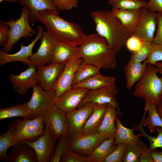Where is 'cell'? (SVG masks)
<instances>
[{
    "mask_svg": "<svg viewBox=\"0 0 162 162\" xmlns=\"http://www.w3.org/2000/svg\"><path fill=\"white\" fill-rule=\"evenodd\" d=\"M90 16L97 33L107 40L110 50L116 55L125 46L130 34L111 11L94 10L91 12Z\"/></svg>",
    "mask_w": 162,
    "mask_h": 162,
    "instance_id": "cell-1",
    "label": "cell"
},
{
    "mask_svg": "<svg viewBox=\"0 0 162 162\" xmlns=\"http://www.w3.org/2000/svg\"><path fill=\"white\" fill-rule=\"evenodd\" d=\"M79 56L86 62L99 69H112L116 60L107 40L97 33L86 35L78 46Z\"/></svg>",
    "mask_w": 162,
    "mask_h": 162,
    "instance_id": "cell-2",
    "label": "cell"
},
{
    "mask_svg": "<svg viewBox=\"0 0 162 162\" xmlns=\"http://www.w3.org/2000/svg\"><path fill=\"white\" fill-rule=\"evenodd\" d=\"M37 21L43 23L46 31L58 40L73 45L80 46L86 35L79 25L63 19L58 13L51 10L39 12Z\"/></svg>",
    "mask_w": 162,
    "mask_h": 162,
    "instance_id": "cell-3",
    "label": "cell"
},
{
    "mask_svg": "<svg viewBox=\"0 0 162 162\" xmlns=\"http://www.w3.org/2000/svg\"><path fill=\"white\" fill-rule=\"evenodd\" d=\"M158 73V67L148 64L144 75L135 86L133 96L158 105L162 100V76L159 77Z\"/></svg>",
    "mask_w": 162,
    "mask_h": 162,
    "instance_id": "cell-4",
    "label": "cell"
},
{
    "mask_svg": "<svg viewBox=\"0 0 162 162\" xmlns=\"http://www.w3.org/2000/svg\"><path fill=\"white\" fill-rule=\"evenodd\" d=\"M29 10L23 6L20 17L17 20L10 18L7 22H4L10 28L9 39L4 46L3 50L8 53L13 45L21 38H32L37 34L36 32L30 26L28 22Z\"/></svg>",
    "mask_w": 162,
    "mask_h": 162,
    "instance_id": "cell-5",
    "label": "cell"
},
{
    "mask_svg": "<svg viewBox=\"0 0 162 162\" xmlns=\"http://www.w3.org/2000/svg\"><path fill=\"white\" fill-rule=\"evenodd\" d=\"M44 114L33 119H17L13 135L14 146L18 142L27 140L33 141L43 134L44 131Z\"/></svg>",
    "mask_w": 162,
    "mask_h": 162,
    "instance_id": "cell-6",
    "label": "cell"
},
{
    "mask_svg": "<svg viewBox=\"0 0 162 162\" xmlns=\"http://www.w3.org/2000/svg\"><path fill=\"white\" fill-rule=\"evenodd\" d=\"M31 98L27 102L31 114V119L44 114L55 104L56 94L53 90H44L39 85L32 88Z\"/></svg>",
    "mask_w": 162,
    "mask_h": 162,
    "instance_id": "cell-7",
    "label": "cell"
},
{
    "mask_svg": "<svg viewBox=\"0 0 162 162\" xmlns=\"http://www.w3.org/2000/svg\"><path fill=\"white\" fill-rule=\"evenodd\" d=\"M118 91L115 84L93 90H89L87 92L78 107L87 104L111 105L115 106L122 118V115L117 101L116 95Z\"/></svg>",
    "mask_w": 162,
    "mask_h": 162,
    "instance_id": "cell-8",
    "label": "cell"
},
{
    "mask_svg": "<svg viewBox=\"0 0 162 162\" xmlns=\"http://www.w3.org/2000/svg\"><path fill=\"white\" fill-rule=\"evenodd\" d=\"M43 134L36 140L21 141L30 146L35 151L37 162H50L54 152L55 142L58 139L51 132L47 126L44 125Z\"/></svg>",
    "mask_w": 162,
    "mask_h": 162,
    "instance_id": "cell-9",
    "label": "cell"
},
{
    "mask_svg": "<svg viewBox=\"0 0 162 162\" xmlns=\"http://www.w3.org/2000/svg\"><path fill=\"white\" fill-rule=\"evenodd\" d=\"M44 122L58 139L62 135L69 134V125L66 113L55 105L44 113Z\"/></svg>",
    "mask_w": 162,
    "mask_h": 162,
    "instance_id": "cell-10",
    "label": "cell"
},
{
    "mask_svg": "<svg viewBox=\"0 0 162 162\" xmlns=\"http://www.w3.org/2000/svg\"><path fill=\"white\" fill-rule=\"evenodd\" d=\"M107 139L101 134L83 133L71 137L68 148L80 155H89L102 142Z\"/></svg>",
    "mask_w": 162,
    "mask_h": 162,
    "instance_id": "cell-11",
    "label": "cell"
},
{
    "mask_svg": "<svg viewBox=\"0 0 162 162\" xmlns=\"http://www.w3.org/2000/svg\"><path fill=\"white\" fill-rule=\"evenodd\" d=\"M41 43L37 50L28 59L30 65L37 68L51 63L54 50L57 40L47 31H43Z\"/></svg>",
    "mask_w": 162,
    "mask_h": 162,
    "instance_id": "cell-12",
    "label": "cell"
},
{
    "mask_svg": "<svg viewBox=\"0 0 162 162\" xmlns=\"http://www.w3.org/2000/svg\"><path fill=\"white\" fill-rule=\"evenodd\" d=\"M157 14L150 11L146 7L142 8L138 24L131 35L143 41H153L157 25Z\"/></svg>",
    "mask_w": 162,
    "mask_h": 162,
    "instance_id": "cell-13",
    "label": "cell"
},
{
    "mask_svg": "<svg viewBox=\"0 0 162 162\" xmlns=\"http://www.w3.org/2000/svg\"><path fill=\"white\" fill-rule=\"evenodd\" d=\"M83 61L82 58L76 57L71 58L66 64L52 88V90L56 93V101L61 95L72 87L75 74Z\"/></svg>",
    "mask_w": 162,
    "mask_h": 162,
    "instance_id": "cell-14",
    "label": "cell"
},
{
    "mask_svg": "<svg viewBox=\"0 0 162 162\" xmlns=\"http://www.w3.org/2000/svg\"><path fill=\"white\" fill-rule=\"evenodd\" d=\"M28 67L20 74H10L8 79L14 90L20 95L25 94L28 89L38 83L36 66L34 65Z\"/></svg>",
    "mask_w": 162,
    "mask_h": 162,
    "instance_id": "cell-15",
    "label": "cell"
},
{
    "mask_svg": "<svg viewBox=\"0 0 162 162\" xmlns=\"http://www.w3.org/2000/svg\"><path fill=\"white\" fill-rule=\"evenodd\" d=\"M38 29L37 34L32 42L27 46H24V43L20 44V49L19 51L13 54H9L0 50V65H2L5 64L15 61L21 62L28 66L30 64L28 60L32 54V50L37 42L41 36L43 28L40 25L37 26Z\"/></svg>",
    "mask_w": 162,
    "mask_h": 162,
    "instance_id": "cell-16",
    "label": "cell"
},
{
    "mask_svg": "<svg viewBox=\"0 0 162 162\" xmlns=\"http://www.w3.org/2000/svg\"><path fill=\"white\" fill-rule=\"evenodd\" d=\"M88 89L72 87L57 99L55 105L66 113L77 109L84 98Z\"/></svg>",
    "mask_w": 162,
    "mask_h": 162,
    "instance_id": "cell-17",
    "label": "cell"
},
{
    "mask_svg": "<svg viewBox=\"0 0 162 162\" xmlns=\"http://www.w3.org/2000/svg\"><path fill=\"white\" fill-rule=\"evenodd\" d=\"M94 104L90 103L66 112L71 137L83 133L84 124L93 111Z\"/></svg>",
    "mask_w": 162,
    "mask_h": 162,
    "instance_id": "cell-18",
    "label": "cell"
},
{
    "mask_svg": "<svg viewBox=\"0 0 162 162\" xmlns=\"http://www.w3.org/2000/svg\"><path fill=\"white\" fill-rule=\"evenodd\" d=\"M66 64L51 63L37 68V75L39 85L45 90L50 91Z\"/></svg>",
    "mask_w": 162,
    "mask_h": 162,
    "instance_id": "cell-19",
    "label": "cell"
},
{
    "mask_svg": "<svg viewBox=\"0 0 162 162\" xmlns=\"http://www.w3.org/2000/svg\"><path fill=\"white\" fill-rule=\"evenodd\" d=\"M76 57H79L78 46L57 40L54 50L51 63L66 64L70 59Z\"/></svg>",
    "mask_w": 162,
    "mask_h": 162,
    "instance_id": "cell-20",
    "label": "cell"
},
{
    "mask_svg": "<svg viewBox=\"0 0 162 162\" xmlns=\"http://www.w3.org/2000/svg\"><path fill=\"white\" fill-rule=\"evenodd\" d=\"M148 64L146 59L143 63L129 60L123 67L127 89L131 88L135 83L142 78L146 72Z\"/></svg>",
    "mask_w": 162,
    "mask_h": 162,
    "instance_id": "cell-21",
    "label": "cell"
},
{
    "mask_svg": "<svg viewBox=\"0 0 162 162\" xmlns=\"http://www.w3.org/2000/svg\"><path fill=\"white\" fill-rule=\"evenodd\" d=\"M142 8L124 10L112 8L111 11L119 19L131 35L136 30L138 24Z\"/></svg>",
    "mask_w": 162,
    "mask_h": 162,
    "instance_id": "cell-22",
    "label": "cell"
},
{
    "mask_svg": "<svg viewBox=\"0 0 162 162\" xmlns=\"http://www.w3.org/2000/svg\"><path fill=\"white\" fill-rule=\"evenodd\" d=\"M8 155L10 162H37V155L34 149L22 141L18 142L13 147Z\"/></svg>",
    "mask_w": 162,
    "mask_h": 162,
    "instance_id": "cell-23",
    "label": "cell"
},
{
    "mask_svg": "<svg viewBox=\"0 0 162 162\" xmlns=\"http://www.w3.org/2000/svg\"><path fill=\"white\" fill-rule=\"evenodd\" d=\"M117 115L120 116L117 108L112 105H108L97 133L104 135L108 139L115 138L116 131L115 122Z\"/></svg>",
    "mask_w": 162,
    "mask_h": 162,
    "instance_id": "cell-24",
    "label": "cell"
},
{
    "mask_svg": "<svg viewBox=\"0 0 162 162\" xmlns=\"http://www.w3.org/2000/svg\"><path fill=\"white\" fill-rule=\"evenodd\" d=\"M19 2L29 9V20L32 23L37 21L38 15L40 11L49 10L58 13L52 0H20Z\"/></svg>",
    "mask_w": 162,
    "mask_h": 162,
    "instance_id": "cell-25",
    "label": "cell"
},
{
    "mask_svg": "<svg viewBox=\"0 0 162 162\" xmlns=\"http://www.w3.org/2000/svg\"><path fill=\"white\" fill-rule=\"evenodd\" d=\"M109 105L94 104L93 112L84 126L83 133L89 134L97 133Z\"/></svg>",
    "mask_w": 162,
    "mask_h": 162,
    "instance_id": "cell-26",
    "label": "cell"
},
{
    "mask_svg": "<svg viewBox=\"0 0 162 162\" xmlns=\"http://www.w3.org/2000/svg\"><path fill=\"white\" fill-rule=\"evenodd\" d=\"M116 131L115 136V141L118 145L121 143L126 144H136L141 140L140 138L143 137L140 133L135 134L133 131L135 130L127 128L122 124L119 117H117L115 119Z\"/></svg>",
    "mask_w": 162,
    "mask_h": 162,
    "instance_id": "cell-27",
    "label": "cell"
},
{
    "mask_svg": "<svg viewBox=\"0 0 162 162\" xmlns=\"http://www.w3.org/2000/svg\"><path fill=\"white\" fill-rule=\"evenodd\" d=\"M116 81V78L114 77L104 76L99 73L73 85L72 87L93 90L115 84Z\"/></svg>",
    "mask_w": 162,
    "mask_h": 162,
    "instance_id": "cell-28",
    "label": "cell"
},
{
    "mask_svg": "<svg viewBox=\"0 0 162 162\" xmlns=\"http://www.w3.org/2000/svg\"><path fill=\"white\" fill-rule=\"evenodd\" d=\"M114 138L106 139L94 149L88 156L92 162H104L117 146Z\"/></svg>",
    "mask_w": 162,
    "mask_h": 162,
    "instance_id": "cell-29",
    "label": "cell"
},
{
    "mask_svg": "<svg viewBox=\"0 0 162 162\" xmlns=\"http://www.w3.org/2000/svg\"><path fill=\"white\" fill-rule=\"evenodd\" d=\"M17 123V119L9 125L6 132L0 136V160L2 161L9 162V157L7 152L9 148L14 146L13 137Z\"/></svg>",
    "mask_w": 162,
    "mask_h": 162,
    "instance_id": "cell-30",
    "label": "cell"
},
{
    "mask_svg": "<svg viewBox=\"0 0 162 162\" xmlns=\"http://www.w3.org/2000/svg\"><path fill=\"white\" fill-rule=\"evenodd\" d=\"M20 117L31 119V112L27 102L0 109V120Z\"/></svg>",
    "mask_w": 162,
    "mask_h": 162,
    "instance_id": "cell-31",
    "label": "cell"
},
{
    "mask_svg": "<svg viewBox=\"0 0 162 162\" xmlns=\"http://www.w3.org/2000/svg\"><path fill=\"white\" fill-rule=\"evenodd\" d=\"M146 113L144 112L140 123L133 125V129L135 130L139 131L140 133L146 138L149 142L148 149L150 151L158 148H162V127H156L155 130L158 133L156 136H153L147 133L144 130L143 126L144 119L146 117Z\"/></svg>",
    "mask_w": 162,
    "mask_h": 162,
    "instance_id": "cell-32",
    "label": "cell"
},
{
    "mask_svg": "<svg viewBox=\"0 0 162 162\" xmlns=\"http://www.w3.org/2000/svg\"><path fill=\"white\" fill-rule=\"evenodd\" d=\"M157 105L156 104L146 102L144 110L148 113V116L145 118L143 126L147 127L150 132L153 133L156 131V127H162V120L157 111Z\"/></svg>",
    "mask_w": 162,
    "mask_h": 162,
    "instance_id": "cell-33",
    "label": "cell"
},
{
    "mask_svg": "<svg viewBox=\"0 0 162 162\" xmlns=\"http://www.w3.org/2000/svg\"><path fill=\"white\" fill-rule=\"evenodd\" d=\"M99 73V69L86 62L83 60L75 74L72 86Z\"/></svg>",
    "mask_w": 162,
    "mask_h": 162,
    "instance_id": "cell-34",
    "label": "cell"
},
{
    "mask_svg": "<svg viewBox=\"0 0 162 162\" xmlns=\"http://www.w3.org/2000/svg\"><path fill=\"white\" fill-rule=\"evenodd\" d=\"M148 148L142 140L137 144H127L123 162H138L141 154Z\"/></svg>",
    "mask_w": 162,
    "mask_h": 162,
    "instance_id": "cell-35",
    "label": "cell"
},
{
    "mask_svg": "<svg viewBox=\"0 0 162 162\" xmlns=\"http://www.w3.org/2000/svg\"><path fill=\"white\" fill-rule=\"evenodd\" d=\"M147 2L145 0H108L112 8L124 10H135L146 7Z\"/></svg>",
    "mask_w": 162,
    "mask_h": 162,
    "instance_id": "cell-36",
    "label": "cell"
},
{
    "mask_svg": "<svg viewBox=\"0 0 162 162\" xmlns=\"http://www.w3.org/2000/svg\"><path fill=\"white\" fill-rule=\"evenodd\" d=\"M154 44L153 41H144L139 50L132 52L129 60L139 62H144L150 56Z\"/></svg>",
    "mask_w": 162,
    "mask_h": 162,
    "instance_id": "cell-37",
    "label": "cell"
},
{
    "mask_svg": "<svg viewBox=\"0 0 162 162\" xmlns=\"http://www.w3.org/2000/svg\"><path fill=\"white\" fill-rule=\"evenodd\" d=\"M71 136L69 134L61 136L55 148L53 156L50 162H59L66 149L68 147Z\"/></svg>",
    "mask_w": 162,
    "mask_h": 162,
    "instance_id": "cell-38",
    "label": "cell"
},
{
    "mask_svg": "<svg viewBox=\"0 0 162 162\" xmlns=\"http://www.w3.org/2000/svg\"><path fill=\"white\" fill-rule=\"evenodd\" d=\"M61 162H92L88 157L77 153L68 147L65 150L60 160Z\"/></svg>",
    "mask_w": 162,
    "mask_h": 162,
    "instance_id": "cell-39",
    "label": "cell"
},
{
    "mask_svg": "<svg viewBox=\"0 0 162 162\" xmlns=\"http://www.w3.org/2000/svg\"><path fill=\"white\" fill-rule=\"evenodd\" d=\"M127 145L123 143L118 144L116 148L106 157L104 162H123Z\"/></svg>",
    "mask_w": 162,
    "mask_h": 162,
    "instance_id": "cell-40",
    "label": "cell"
},
{
    "mask_svg": "<svg viewBox=\"0 0 162 162\" xmlns=\"http://www.w3.org/2000/svg\"><path fill=\"white\" fill-rule=\"evenodd\" d=\"M148 64L154 65L162 61V45L154 43L150 56L146 59Z\"/></svg>",
    "mask_w": 162,
    "mask_h": 162,
    "instance_id": "cell-41",
    "label": "cell"
},
{
    "mask_svg": "<svg viewBox=\"0 0 162 162\" xmlns=\"http://www.w3.org/2000/svg\"><path fill=\"white\" fill-rule=\"evenodd\" d=\"M79 0H52L58 10H69L76 8L78 6Z\"/></svg>",
    "mask_w": 162,
    "mask_h": 162,
    "instance_id": "cell-42",
    "label": "cell"
},
{
    "mask_svg": "<svg viewBox=\"0 0 162 162\" xmlns=\"http://www.w3.org/2000/svg\"><path fill=\"white\" fill-rule=\"evenodd\" d=\"M143 41L136 36L131 35L127 40L125 46L129 50L134 52L141 48Z\"/></svg>",
    "mask_w": 162,
    "mask_h": 162,
    "instance_id": "cell-43",
    "label": "cell"
},
{
    "mask_svg": "<svg viewBox=\"0 0 162 162\" xmlns=\"http://www.w3.org/2000/svg\"><path fill=\"white\" fill-rule=\"evenodd\" d=\"M10 28L9 26L4 21H0V45L4 46L9 39Z\"/></svg>",
    "mask_w": 162,
    "mask_h": 162,
    "instance_id": "cell-44",
    "label": "cell"
},
{
    "mask_svg": "<svg viewBox=\"0 0 162 162\" xmlns=\"http://www.w3.org/2000/svg\"><path fill=\"white\" fill-rule=\"evenodd\" d=\"M157 29L153 41L155 44L162 45V13L157 14Z\"/></svg>",
    "mask_w": 162,
    "mask_h": 162,
    "instance_id": "cell-45",
    "label": "cell"
},
{
    "mask_svg": "<svg viewBox=\"0 0 162 162\" xmlns=\"http://www.w3.org/2000/svg\"><path fill=\"white\" fill-rule=\"evenodd\" d=\"M146 7L151 11L162 13V0H149Z\"/></svg>",
    "mask_w": 162,
    "mask_h": 162,
    "instance_id": "cell-46",
    "label": "cell"
},
{
    "mask_svg": "<svg viewBox=\"0 0 162 162\" xmlns=\"http://www.w3.org/2000/svg\"><path fill=\"white\" fill-rule=\"evenodd\" d=\"M138 162H154L151 154V152L148 148L141 154Z\"/></svg>",
    "mask_w": 162,
    "mask_h": 162,
    "instance_id": "cell-47",
    "label": "cell"
},
{
    "mask_svg": "<svg viewBox=\"0 0 162 162\" xmlns=\"http://www.w3.org/2000/svg\"><path fill=\"white\" fill-rule=\"evenodd\" d=\"M150 152L154 162H162V151H159L155 149Z\"/></svg>",
    "mask_w": 162,
    "mask_h": 162,
    "instance_id": "cell-48",
    "label": "cell"
},
{
    "mask_svg": "<svg viewBox=\"0 0 162 162\" xmlns=\"http://www.w3.org/2000/svg\"><path fill=\"white\" fill-rule=\"evenodd\" d=\"M157 111L159 115L162 120V100L157 105Z\"/></svg>",
    "mask_w": 162,
    "mask_h": 162,
    "instance_id": "cell-49",
    "label": "cell"
},
{
    "mask_svg": "<svg viewBox=\"0 0 162 162\" xmlns=\"http://www.w3.org/2000/svg\"><path fill=\"white\" fill-rule=\"evenodd\" d=\"M4 1H7L13 3H16L20 2V0H0V3H1Z\"/></svg>",
    "mask_w": 162,
    "mask_h": 162,
    "instance_id": "cell-50",
    "label": "cell"
},
{
    "mask_svg": "<svg viewBox=\"0 0 162 162\" xmlns=\"http://www.w3.org/2000/svg\"><path fill=\"white\" fill-rule=\"evenodd\" d=\"M154 65L158 67L162 68V61L156 63Z\"/></svg>",
    "mask_w": 162,
    "mask_h": 162,
    "instance_id": "cell-51",
    "label": "cell"
},
{
    "mask_svg": "<svg viewBox=\"0 0 162 162\" xmlns=\"http://www.w3.org/2000/svg\"><path fill=\"white\" fill-rule=\"evenodd\" d=\"M158 68V73H160L162 75V68Z\"/></svg>",
    "mask_w": 162,
    "mask_h": 162,
    "instance_id": "cell-52",
    "label": "cell"
}]
</instances>
